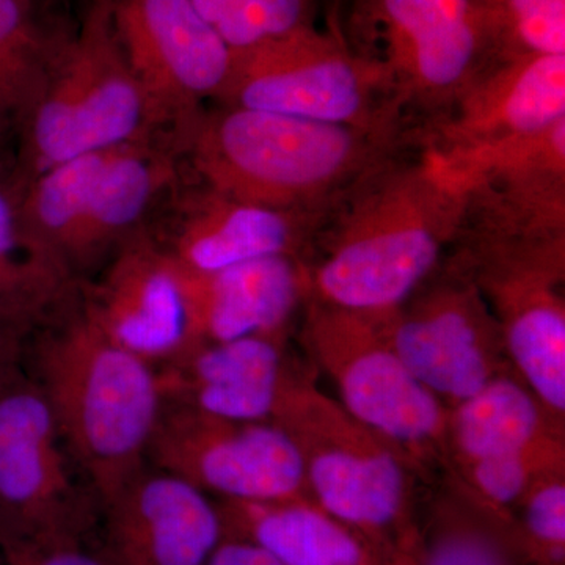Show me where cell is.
I'll return each mask as SVG.
<instances>
[{
    "label": "cell",
    "instance_id": "obj_25",
    "mask_svg": "<svg viewBox=\"0 0 565 565\" xmlns=\"http://www.w3.org/2000/svg\"><path fill=\"white\" fill-rule=\"evenodd\" d=\"M415 557L418 565H527L505 527L449 487L418 520Z\"/></svg>",
    "mask_w": 565,
    "mask_h": 565
},
{
    "label": "cell",
    "instance_id": "obj_7",
    "mask_svg": "<svg viewBox=\"0 0 565 565\" xmlns=\"http://www.w3.org/2000/svg\"><path fill=\"white\" fill-rule=\"evenodd\" d=\"M152 137L163 136L111 28L106 0H90L14 145L22 181L28 185L77 156Z\"/></svg>",
    "mask_w": 565,
    "mask_h": 565
},
{
    "label": "cell",
    "instance_id": "obj_31",
    "mask_svg": "<svg viewBox=\"0 0 565 565\" xmlns=\"http://www.w3.org/2000/svg\"><path fill=\"white\" fill-rule=\"evenodd\" d=\"M32 334L0 318V386L25 367Z\"/></svg>",
    "mask_w": 565,
    "mask_h": 565
},
{
    "label": "cell",
    "instance_id": "obj_9",
    "mask_svg": "<svg viewBox=\"0 0 565 565\" xmlns=\"http://www.w3.org/2000/svg\"><path fill=\"white\" fill-rule=\"evenodd\" d=\"M300 343L333 382L338 403L418 471L445 470L448 408L388 344L375 313L308 299Z\"/></svg>",
    "mask_w": 565,
    "mask_h": 565
},
{
    "label": "cell",
    "instance_id": "obj_3",
    "mask_svg": "<svg viewBox=\"0 0 565 565\" xmlns=\"http://www.w3.org/2000/svg\"><path fill=\"white\" fill-rule=\"evenodd\" d=\"M25 370L102 505L148 465L163 408L158 371L107 340L79 305L33 334Z\"/></svg>",
    "mask_w": 565,
    "mask_h": 565
},
{
    "label": "cell",
    "instance_id": "obj_16",
    "mask_svg": "<svg viewBox=\"0 0 565 565\" xmlns=\"http://www.w3.org/2000/svg\"><path fill=\"white\" fill-rule=\"evenodd\" d=\"M326 217L270 210L195 180L174 182L147 230L178 266L211 274L266 256L310 252Z\"/></svg>",
    "mask_w": 565,
    "mask_h": 565
},
{
    "label": "cell",
    "instance_id": "obj_18",
    "mask_svg": "<svg viewBox=\"0 0 565 565\" xmlns=\"http://www.w3.org/2000/svg\"><path fill=\"white\" fill-rule=\"evenodd\" d=\"M115 565H206L226 537L218 501L148 463L99 505Z\"/></svg>",
    "mask_w": 565,
    "mask_h": 565
},
{
    "label": "cell",
    "instance_id": "obj_28",
    "mask_svg": "<svg viewBox=\"0 0 565 565\" xmlns=\"http://www.w3.org/2000/svg\"><path fill=\"white\" fill-rule=\"evenodd\" d=\"M204 21L232 51L308 24L311 0H192Z\"/></svg>",
    "mask_w": 565,
    "mask_h": 565
},
{
    "label": "cell",
    "instance_id": "obj_30",
    "mask_svg": "<svg viewBox=\"0 0 565 565\" xmlns=\"http://www.w3.org/2000/svg\"><path fill=\"white\" fill-rule=\"evenodd\" d=\"M0 565H115L99 526L47 535L0 555Z\"/></svg>",
    "mask_w": 565,
    "mask_h": 565
},
{
    "label": "cell",
    "instance_id": "obj_23",
    "mask_svg": "<svg viewBox=\"0 0 565 565\" xmlns=\"http://www.w3.org/2000/svg\"><path fill=\"white\" fill-rule=\"evenodd\" d=\"M564 427L515 371H508L448 408L445 473L459 465L514 455L564 437Z\"/></svg>",
    "mask_w": 565,
    "mask_h": 565
},
{
    "label": "cell",
    "instance_id": "obj_20",
    "mask_svg": "<svg viewBox=\"0 0 565 565\" xmlns=\"http://www.w3.org/2000/svg\"><path fill=\"white\" fill-rule=\"evenodd\" d=\"M180 269L199 343L288 338L310 294L307 264L299 256H266L211 274Z\"/></svg>",
    "mask_w": 565,
    "mask_h": 565
},
{
    "label": "cell",
    "instance_id": "obj_5",
    "mask_svg": "<svg viewBox=\"0 0 565 565\" xmlns=\"http://www.w3.org/2000/svg\"><path fill=\"white\" fill-rule=\"evenodd\" d=\"M273 423L291 438L319 508L388 559L416 535L414 465L292 366Z\"/></svg>",
    "mask_w": 565,
    "mask_h": 565
},
{
    "label": "cell",
    "instance_id": "obj_12",
    "mask_svg": "<svg viewBox=\"0 0 565 565\" xmlns=\"http://www.w3.org/2000/svg\"><path fill=\"white\" fill-rule=\"evenodd\" d=\"M46 396L28 370L0 386V555L47 535L99 526L77 484Z\"/></svg>",
    "mask_w": 565,
    "mask_h": 565
},
{
    "label": "cell",
    "instance_id": "obj_17",
    "mask_svg": "<svg viewBox=\"0 0 565 565\" xmlns=\"http://www.w3.org/2000/svg\"><path fill=\"white\" fill-rule=\"evenodd\" d=\"M563 120L565 55H520L498 63L418 139L457 167Z\"/></svg>",
    "mask_w": 565,
    "mask_h": 565
},
{
    "label": "cell",
    "instance_id": "obj_1",
    "mask_svg": "<svg viewBox=\"0 0 565 565\" xmlns=\"http://www.w3.org/2000/svg\"><path fill=\"white\" fill-rule=\"evenodd\" d=\"M401 147L341 196L305 256L308 299L379 313L404 302L455 244L462 223V180L419 141Z\"/></svg>",
    "mask_w": 565,
    "mask_h": 565
},
{
    "label": "cell",
    "instance_id": "obj_6",
    "mask_svg": "<svg viewBox=\"0 0 565 565\" xmlns=\"http://www.w3.org/2000/svg\"><path fill=\"white\" fill-rule=\"evenodd\" d=\"M344 39L388 74L401 110L441 120L505 58L500 0H351Z\"/></svg>",
    "mask_w": 565,
    "mask_h": 565
},
{
    "label": "cell",
    "instance_id": "obj_21",
    "mask_svg": "<svg viewBox=\"0 0 565 565\" xmlns=\"http://www.w3.org/2000/svg\"><path fill=\"white\" fill-rule=\"evenodd\" d=\"M24 192L14 148L0 147V318L33 337L76 310L79 282L33 241L22 214Z\"/></svg>",
    "mask_w": 565,
    "mask_h": 565
},
{
    "label": "cell",
    "instance_id": "obj_2",
    "mask_svg": "<svg viewBox=\"0 0 565 565\" xmlns=\"http://www.w3.org/2000/svg\"><path fill=\"white\" fill-rule=\"evenodd\" d=\"M401 129H363L221 106L178 145L192 178L243 202L327 217L349 189L401 147Z\"/></svg>",
    "mask_w": 565,
    "mask_h": 565
},
{
    "label": "cell",
    "instance_id": "obj_4",
    "mask_svg": "<svg viewBox=\"0 0 565 565\" xmlns=\"http://www.w3.org/2000/svg\"><path fill=\"white\" fill-rule=\"evenodd\" d=\"M180 177V151L172 140L129 141L33 178L22 214L41 250L81 285L147 228Z\"/></svg>",
    "mask_w": 565,
    "mask_h": 565
},
{
    "label": "cell",
    "instance_id": "obj_34",
    "mask_svg": "<svg viewBox=\"0 0 565 565\" xmlns=\"http://www.w3.org/2000/svg\"><path fill=\"white\" fill-rule=\"evenodd\" d=\"M327 3V7L330 9V17L334 18L340 11L341 7L349 6L351 0H323Z\"/></svg>",
    "mask_w": 565,
    "mask_h": 565
},
{
    "label": "cell",
    "instance_id": "obj_13",
    "mask_svg": "<svg viewBox=\"0 0 565 565\" xmlns=\"http://www.w3.org/2000/svg\"><path fill=\"white\" fill-rule=\"evenodd\" d=\"M148 463L217 501L313 500L296 446L274 423L233 422L163 403Z\"/></svg>",
    "mask_w": 565,
    "mask_h": 565
},
{
    "label": "cell",
    "instance_id": "obj_29",
    "mask_svg": "<svg viewBox=\"0 0 565 565\" xmlns=\"http://www.w3.org/2000/svg\"><path fill=\"white\" fill-rule=\"evenodd\" d=\"M505 58L565 55V0H500Z\"/></svg>",
    "mask_w": 565,
    "mask_h": 565
},
{
    "label": "cell",
    "instance_id": "obj_27",
    "mask_svg": "<svg viewBox=\"0 0 565 565\" xmlns=\"http://www.w3.org/2000/svg\"><path fill=\"white\" fill-rule=\"evenodd\" d=\"M505 531L527 565H565V465L534 479Z\"/></svg>",
    "mask_w": 565,
    "mask_h": 565
},
{
    "label": "cell",
    "instance_id": "obj_10",
    "mask_svg": "<svg viewBox=\"0 0 565 565\" xmlns=\"http://www.w3.org/2000/svg\"><path fill=\"white\" fill-rule=\"evenodd\" d=\"M456 241L455 255L486 297L512 370L565 426V237Z\"/></svg>",
    "mask_w": 565,
    "mask_h": 565
},
{
    "label": "cell",
    "instance_id": "obj_32",
    "mask_svg": "<svg viewBox=\"0 0 565 565\" xmlns=\"http://www.w3.org/2000/svg\"><path fill=\"white\" fill-rule=\"evenodd\" d=\"M206 565H282L273 553L247 539L226 535Z\"/></svg>",
    "mask_w": 565,
    "mask_h": 565
},
{
    "label": "cell",
    "instance_id": "obj_8",
    "mask_svg": "<svg viewBox=\"0 0 565 565\" xmlns=\"http://www.w3.org/2000/svg\"><path fill=\"white\" fill-rule=\"evenodd\" d=\"M215 102L363 129H401L403 118L382 65L353 50L338 25L311 22L232 51Z\"/></svg>",
    "mask_w": 565,
    "mask_h": 565
},
{
    "label": "cell",
    "instance_id": "obj_15",
    "mask_svg": "<svg viewBox=\"0 0 565 565\" xmlns=\"http://www.w3.org/2000/svg\"><path fill=\"white\" fill-rule=\"evenodd\" d=\"M79 311L107 340L154 367L199 344L180 266L147 228L81 282Z\"/></svg>",
    "mask_w": 565,
    "mask_h": 565
},
{
    "label": "cell",
    "instance_id": "obj_14",
    "mask_svg": "<svg viewBox=\"0 0 565 565\" xmlns=\"http://www.w3.org/2000/svg\"><path fill=\"white\" fill-rule=\"evenodd\" d=\"M111 28L147 96L152 122L180 143L228 79L232 50L192 0H106Z\"/></svg>",
    "mask_w": 565,
    "mask_h": 565
},
{
    "label": "cell",
    "instance_id": "obj_33",
    "mask_svg": "<svg viewBox=\"0 0 565 565\" xmlns=\"http://www.w3.org/2000/svg\"><path fill=\"white\" fill-rule=\"evenodd\" d=\"M385 565H418L416 564L415 557V541L397 550V552H394L393 555L385 561Z\"/></svg>",
    "mask_w": 565,
    "mask_h": 565
},
{
    "label": "cell",
    "instance_id": "obj_22",
    "mask_svg": "<svg viewBox=\"0 0 565 565\" xmlns=\"http://www.w3.org/2000/svg\"><path fill=\"white\" fill-rule=\"evenodd\" d=\"M218 505L226 535L255 542L282 565H385L362 535L313 500Z\"/></svg>",
    "mask_w": 565,
    "mask_h": 565
},
{
    "label": "cell",
    "instance_id": "obj_26",
    "mask_svg": "<svg viewBox=\"0 0 565 565\" xmlns=\"http://www.w3.org/2000/svg\"><path fill=\"white\" fill-rule=\"evenodd\" d=\"M565 465V437L514 455L476 460L446 471L448 487L504 527L534 479Z\"/></svg>",
    "mask_w": 565,
    "mask_h": 565
},
{
    "label": "cell",
    "instance_id": "obj_19",
    "mask_svg": "<svg viewBox=\"0 0 565 565\" xmlns=\"http://www.w3.org/2000/svg\"><path fill=\"white\" fill-rule=\"evenodd\" d=\"M288 338L199 343L156 367L163 403L233 422L273 423L294 364Z\"/></svg>",
    "mask_w": 565,
    "mask_h": 565
},
{
    "label": "cell",
    "instance_id": "obj_11",
    "mask_svg": "<svg viewBox=\"0 0 565 565\" xmlns=\"http://www.w3.org/2000/svg\"><path fill=\"white\" fill-rule=\"evenodd\" d=\"M375 318L407 370L446 408L514 371L486 297L455 253L408 299Z\"/></svg>",
    "mask_w": 565,
    "mask_h": 565
},
{
    "label": "cell",
    "instance_id": "obj_24",
    "mask_svg": "<svg viewBox=\"0 0 565 565\" xmlns=\"http://www.w3.org/2000/svg\"><path fill=\"white\" fill-rule=\"evenodd\" d=\"M74 32L58 0H0V147L17 145Z\"/></svg>",
    "mask_w": 565,
    "mask_h": 565
}]
</instances>
